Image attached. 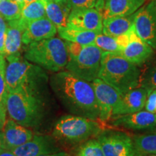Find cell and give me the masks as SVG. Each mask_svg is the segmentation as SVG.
Here are the masks:
<instances>
[{
	"mask_svg": "<svg viewBox=\"0 0 156 156\" xmlns=\"http://www.w3.org/2000/svg\"><path fill=\"white\" fill-rule=\"evenodd\" d=\"M6 60L5 54H0V105L6 108V101L8 95L5 79Z\"/></svg>",
	"mask_w": 156,
	"mask_h": 156,
	"instance_id": "cell-29",
	"label": "cell"
},
{
	"mask_svg": "<svg viewBox=\"0 0 156 156\" xmlns=\"http://www.w3.org/2000/svg\"><path fill=\"white\" fill-rule=\"evenodd\" d=\"M51 86L64 106L73 114L93 120L99 119L95 91L89 82L68 71H62L52 77Z\"/></svg>",
	"mask_w": 156,
	"mask_h": 156,
	"instance_id": "cell-1",
	"label": "cell"
},
{
	"mask_svg": "<svg viewBox=\"0 0 156 156\" xmlns=\"http://www.w3.org/2000/svg\"><path fill=\"white\" fill-rule=\"evenodd\" d=\"M44 17H46L45 3L41 0H35L23 6L20 20L26 28L28 23Z\"/></svg>",
	"mask_w": 156,
	"mask_h": 156,
	"instance_id": "cell-23",
	"label": "cell"
},
{
	"mask_svg": "<svg viewBox=\"0 0 156 156\" xmlns=\"http://www.w3.org/2000/svg\"><path fill=\"white\" fill-rule=\"evenodd\" d=\"M0 1H2V0H0Z\"/></svg>",
	"mask_w": 156,
	"mask_h": 156,
	"instance_id": "cell-42",
	"label": "cell"
},
{
	"mask_svg": "<svg viewBox=\"0 0 156 156\" xmlns=\"http://www.w3.org/2000/svg\"><path fill=\"white\" fill-rule=\"evenodd\" d=\"M93 44L100 48L103 52L119 53L122 51V48L119 45L116 38L106 36L102 33L97 35Z\"/></svg>",
	"mask_w": 156,
	"mask_h": 156,
	"instance_id": "cell-26",
	"label": "cell"
},
{
	"mask_svg": "<svg viewBox=\"0 0 156 156\" xmlns=\"http://www.w3.org/2000/svg\"><path fill=\"white\" fill-rule=\"evenodd\" d=\"M46 16L56 28H64L67 26V20L72 10L68 1L58 2L51 0L45 5Z\"/></svg>",
	"mask_w": 156,
	"mask_h": 156,
	"instance_id": "cell-21",
	"label": "cell"
},
{
	"mask_svg": "<svg viewBox=\"0 0 156 156\" xmlns=\"http://www.w3.org/2000/svg\"><path fill=\"white\" fill-rule=\"evenodd\" d=\"M148 156H156V155H153V154H152V155H148Z\"/></svg>",
	"mask_w": 156,
	"mask_h": 156,
	"instance_id": "cell-41",
	"label": "cell"
},
{
	"mask_svg": "<svg viewBox=\"0 0 156 156\" xmlns=\"http://www.w3.org/2000/svg\"><path fill=\"white\" fill-rule=\"evenodd\" d=\"M0 156H16L14 153H12L11 151H7V150L2 149L0 151Z\"/></svg>",
	"mask_w": 156,
	"mask_h": 156,
	"instance_id": "cell-34",
	"label": "cell"
},
{
	"mask_svg": "<svg viewBox=\"0 0 156 156\" xmlns=\"http://www.w3.org/2000/svg\"><path fill=\"white\" fill-rule=\"evenodd\" d=\"M134 17L135 12L126 17H113L103 19L102 33L114 38L125 34L133 26Z\"/></svg>",
	"mask_w": 156,
	"mask_h": 156,
	"instance_id": "cell-20",
	"label": "cell"
},
{
	"mask_svg": "<svg viewBox=\"0 0 156 156\" xmlns=\"http://www.w3.org/2000/svg\"><path fill=\"white\" fill-rule=\"evenodd\" d=\"M129 41L119 54L135 65L144 64L153 54V48L136 36L134 25L129 31Z\"/></svg>",
	"mask_w": 156,
	"mask_h": 156,
	"instance_id": "cell-14",
	"label": "cell"
},
{
	"mask_svg": "<svg viewBox=\"0 0 156 156\" xmlns=\"http://www.w3.org/2000/svg\"><path fill=\"white\" fill-rule=\"evenodd\" d=\"M105 156H137L133 140L122 132H104L96 139Z\"/></svg>",
	"mask_w": 156,
	"mask_h": 156,
	"instance_id": "cell-9",
	"label": "cell"
},
{
	"mask_svg": "<svg viewBox=\"0 0 156 156\" xmlns=\"http://www.w3.org/2000/svg\"><path fill=\"white\" fill-rule=\"evenodd\" d=\"M25 29V25L20 18L8 21L4 47L5 56L20 54L22 48V38Z\"/></svg>",
	"mask_w": 156,
	"mask_h": 156,
	"instance_id": "cell-19",
	"label": "cell"
},
{
	"mask_svg": "<svg viewBox=\"0 0 156 156\" xmlns=\"http://www.w3.org/2000/svg\"><path fill=\"white\" fill-rule=\"evenodd\" d=\"M22 7L14 0L0 1V16L5 20L10 21L19 19L21 15Z\"/></svg>",
	"mask_w": 156,
	"mask_h": 156,
	"instance_id": "cell-25",
	"label": "cell"
},
{
	"mask_svg": "<svg viewBox=\"0 0 156 156\" xmlns=\"http://www.w3.org/2000/svg\"><path fill=\"white\" fill-rule=\"evenodd\" d=\"M7 28V23L2 17L0 16V54H4L5 38Z\"/></svg>",
	"mask_w": 156,
	"mask_h": 156,
	"instance_id": "cell-32",
	"label": "cell"
},
{
	"mask_svg": "<svg viewBox=\"0 0 156 156\" xmlns=\"http://www.w3.org/2000/svg\"><path fill=\"white\" fill-rule=\"evenodd\" d=\"M58 35L66 41L77 43L81 45H90L94 44L97 34L91 31L81 30L66 26L57 29Z\"/></svg>",
	"mask_w": 156,
	"mask_h": 156,
	"instance_id": "cell-22",
	"label": "cell"
},
{
	"mask_svg": "<svg viewBox=\"0 0 156 156\" xmlns=\"http://www.w3.org/2000/svg\"><path fill=\"white\" fill-rule=\"evenodd\" d=\"M91 85L94 89L100 111L99 119L103 122L108 121L113 116V111L120 101L122 95L100 78L91 82Z\"/></svg>",
	"mask_w": 156,
	"mask_h": 156,
	"instance_id": "cell-10",
	"label": "cell"
},
{
	"mask_svg": "<svg viewBox=\"0 0 156 156\" xmlns=\"http://www.w3.org/2000/svg\"><path fill=\"white\" fill-rule=\"evenodd\" d=\"M138 87H143L151 93L156 90V65L140 71Z\"/></svg>",
	"mask_w": 156,
	"mask_h": 156,
	"instance_id": "cell-27",
	"label": "cell"
},
{
	"mask_svg": "<svg viewBox=\"0 0 156 156\" xmlns=\"http://www.w3.org/2000/svg\"><path fill=\"white\" fill-rule=\"evenodd\" d=\"M24 57L45 69L60 71L67 65L68 53L65 42L58 38H51L28 45Z\"/></svg>",
	"mask_w": 156,
	"mask_h": 156,
	"instance_id": "cell-5",
	"label": "cell"
},
{
	"mask_svg": "<svg viewBox=\"0 0 156 156\" xmlns=\"http://www.w3.org/2000/svg\"><path fill=\"white\" fill-rule=\"evenodd\" d=\"M101 127L95 120L77 115H66L56 122L53 135L58 140L79 142L99 134Z\"/></svg>",
	"mask_w": 156,
	"mask_h": 156,
	"instance_id": "cell-6",
	"label": "cell"
},
{
	"mask_svg": "<svg viewBox=\"0 0 156 156\" xmlns=\"http://www.w3.org/2000/svg\"><path fill=\"white\" fill-rule=\"evenodd\" d=\"M55 150L52 140L49 137L34 136L28 142L9 151L16 156H38L54 153Z\"/></svg>",
	"mask_w": 156,
	"mask_h": 156,
	"instance_id": "cell-18",
	"label": "cell"
},
{
	"mask_svg": "<svg viewBox=\"0 0 156 156\" xmlns=\"http://www.w3.org/2000/svg\"><path fill=\"white\" fill-rule=\"evenodd\" d=\"M7 59L5 79L8 93L41 91L42 85L47 80L41 68L30 63L20 54L7 56Z\"/></svg>",
	"mask_w": 156,
	"mask_h": 156,
	"instance_id": "cell-3",
	"label": "cell"
},
{
	"mask_svg": "<svg viewBox=\"0 0 156 156\" xmlns=\"http://www.w3.org/2000/svg\"><path fill=\"white\" fill-rule=\"evenodd\" d=\"M6 122V108L0 105V129L3 128Z\"/></svg>",
	"mask_w": 156,
	"mask_h": 156,
	"instance_id": "cell-33",
	"label": "cell"
},
{
	"mask_svg": "<svg viewBox=\"0 0 156 156\" xmlns=\"http://www.w3.org/2000/svg\"><path fill=\"white\" fill-rule=\"evenodd\" d=\"M2 149V138H1V132H0V151Z\"/></svg>",
	"mask_w": 156,
	"mask_h": 156,
	"instance_id": "cell-38",
	"label": "cell"
},
{
	"mask_svg": "<svg viewBox=\"0 0 156 156\" xmlns=\"http://www.w3.org/2000/svg\"><path fill=\"white\" fill-rule=\"evenodd\" d=\"M134 28L141 40L156 48V0H152L136 12Z\"/></svg>",
	"mask_w": 156,
	"mask_h": 156,
	"instance_id": "cell-8",
	"label": "cell"
},
{
	"mask_svg": "<svg viewBox=\"0 0 156 156\" xmlns=\"http://www.w3.org/2000/svg\"><path fill=\"white\" fill-rule=\"evenodd\" d=\"M98 0H68L72 9L94 8Z\"/></svg>",
	"mask_w": 156,
	"mask_h": 156,
	"instance_id": "cell-30",
	"label": "cell"
},
{
	"mask_svg": "<svg viewBox=\"0 0 156 156\" xmlns=\"http://www.w3.org/2000/svg\"><path fill=\"white\" fill-rule=\"evenodd\" d=\"M103 20L102 15L95 8L72 9L67 26L100 34L103 30Z\"/></svg>",
	"mask_w": 156,
	"mask_h": 156,
	"instance_id": "cell-11",
	"label": "cell"
},
{
	"mask_svg": "<svg viewBox=\"0 0 156 156\" xmlns=\"http://www.w3.org/2000/svg\"><path fill=\"white\" fill-rule=\"evenodd\" d=\"M55 2H66L68 1V0H54Z\"/></svg>",
	"mask_w": 156,
	"mask_h": 156,
	"instance_id": "cell-39",
	"label": "cell"
},
{
	"mask_svg": "<svg viewBox=\"0 0 156 156\" xmlns=\"http://www.w3.org/2000/svg\"><path fill=\"white\" fill-rule=\"evenodd\" d=\"M140 70L119 53L103 52L98 78L121 95L138 87Z\"/></svg>",
	"mask_w": 156,
	"mask_h": 156,
	"instance_id": "cell-2",
	"label": "cell"
},
{
	"mask_svg": "<svg viewBox=\"0 0 156 156\" xmlns=\"http://www.w3.org/2000/svg\"><path fill=\"white\" fill-rule=\"evenodd\" d=\"M112 124L129 129H147L156 125V114L147 111H140L132 114L114 116Z\"/></svg>",
	"mask_w": 156,
	"mask_h": 156,
	"instance_id": "cell-16",
	"label": "cell"
},
{
	"mask_svg": "<svg viewBox=\"0 0 156 156\" xmlns=\"http://www.w3.org/2000/svg\"><path fill=\"white\" fill-rule=\"evenodd\" d=\"M34 1H35V0H24L25 5H27V4L32 2H34Z\"/></svg>",
	"mask_w": 156,
	"mask_h": 156,
	"instance_id": "cell-37",
	"label": "cell"
},
{
	"mask_svg": "<svg viewBox=\"0 0 156 156\" xmlns=\"http://www.w3.org/2000/svg\"><path fill=\"white\" fill-rule=\"evenodd\" d=\"M56 32V25L44 17L27 25L23 34V44L29 45L31 43L53 38Z\"/></svg>",
	"mask_w": 156,
	"mask_h": 156,
	"instance_id": "cell-17",
	"label": "cell"
},
{
	"mask_svg": "<svg viewBox=\"0 0 156 156\" xmlns=\"http://www.w3.org/2000/svg\"><path fill=\"white\" fill-rule=\"evenodd\" d=\"M145 2L146 0H98L95 7L103 19L126 17L136 12Z\"/></svg>",
	"mask_w": 156,
	"mask_h": 156,
	"instance_id": "cell-12",
	"label": "cell"
},
{
	"mask_svg": "<svg viewBox=\"0 0 156 156\" xmlns=\"http://www.w3.org/2000/svg\"><path fill=\"white\" fill-rule=\"evenodd\" d=\"M145 108L147 112L156 114V90H154L148 95Z\"/></svg>",
	"mask_w": 156,
	"mask_h": 156,
	"instance_id": "cell-31",
	"label": "cell"
},
{
	"mask_svg": "<svg viewBox=\"0 0 156 156\" xmlns=\"http://www.w3.org/2000/svg\"><path fill=\"white\" fill-rule=\"evenodd\" d=\"M102 54L94 44L85 45L77 55L68 57L65 67L76 77L91 83L98 78Z\"/></svg>",
	"mask_w": 156,
	"mask_h": 156,
	"instance_id": "cell-7",
	"label": "cell"
},
{
	"mask_svg": "<svg viewBox=\"0 0 156 156\" xmlns=\"http://www.w3.org/2000/svg\"><path fill=\"white\" fill-rule=\"evenodd\" d=\"M136 155L156 154V134H145L134 137L133 140Z\"/></svg>",
	"mask_w": 156,
	"mask_h": 156,
	"instance_id": "cell-24",
	"label": "cell"
},
{
	"mask_svg": "<svg viewBox=\"0 0 156 156\" xmlns=\"http://www.w3.org/2000/svg\"><path fill=\"white\" fill-rule=\"evenodd\" d=\"M6 110L11 119L25 127L38 125L44 114L40 91L8 93Z\"/></svg>",
	"mask_w": 156,
	"mask_h": 156,
	"instance_id": "cell-4",
	"label": "cell"
},
{
	"mask_svg": "<svg viewBox=\"0 0 156 156\" xmlns=\"http://www.w3.org/2000/svg\"><path fill=\"white\" fill-rule=\"evenodd\" d=\"M41 1L43 2H44L45 3V5H46V3L48 2H49V1H51V0H41Z\"/></svg>",
	"mask_w": 156,
	"mask_h": 156,
	"instance_id": "cell-40",
	"label": "cell"
},
{
	"mask_svg": "<svg viewBox=\"0 0 156 156\" xmlns=\"http://www.w3.org/2000/svg\"><path fill=\"white\" fill-rule=\"evenodd\" d=\"M2 129V149L7 151H11L22 145L34 137V134L31 130L17 124L12 119L6 121Z\"/></svg>",
	"mask_w": 156,
	"mask_h": 156,
	"instance_id": "cell-13",
	"label": "cell"
},
{
	"mask_svg": "<svg viewBox=\"0 0 156 156\" xmlns=\"http://www.w3.org/2000/svg\"><path fill=\"white\" fill-rule=\"evenodd\" d=\"M77 156H105L101 144L97 140H90L82 146Z\"/></svg>",
	"mask_w": 156,
	"mask_h": 156,
	"instance_id": "cell-28",
	"label": "cell"
},
{
	"mask_svg": "<svg viewBox=\"0 0 156 156\" xmlns=\"http://www.w3.org/2000/svg\"><path fill=\"white\" fill-rule=\"evenodd\" d=\"M150 91L143 87H136L122 95L114 111L113 116L135 113L145 107ZM112 116V117H113Z\"/></svg>",
	"mask_w": 156,
	"mask_h": 156,
	"instance_id": "cell-15",
	"label": "cell"
},
{
	"mask_svg": "<svg viewBox=\"0 0 156 156\" xmlns=\"http://www.w3.org/2000/svg\"><path fill=\"white\" fill-rule=\"evenodd\" d=\"M38 156H67V153H64V152H60V153H57L43 154V155H40Z\"/></svg>",
	"mask_w": 156,
	"mask_h": 156,
	"instance_id": "cell-35",
	"label": "cell"
},
{
	"mask_svg": "<svg viewBox=\"0 0 156 156\" xmlns=\"http://www.w3.org/2000/svg\"><path fill=\"white\" fill-rule=\"evenodd\" d=\"M15 2H17L21 6V7H22V8L23 7V6H24V5H25V2H24V0H14Z\"/></svg>",
	"mask_w": 156,
	"mask_h": 156,
	"instance_id": "cell-36",
	"label": "cell"
}]
</instances>
